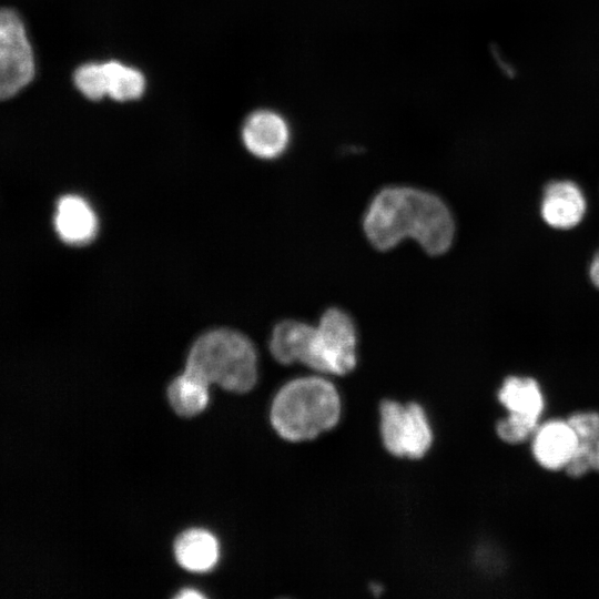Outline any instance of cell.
I'll return each instance as SVG.
<instances>
[{
  "label": "cell",
  "mask_w": 599,
  "mask_h": 599,
  "mask_svg": "<svg viewBox=\"0 0 599 599\" xmlns=\"http://www.w3.org/2000/svg\"><path fill=\"white\" fill-rule=\"evenodd\" d=\"M73 81L78 90L90 100H100L106 95L102 63L81 64L73 73Z\"/></svg>",
  "instance_id": "obj_17"
},
{
  "label": "cell",
  "mask_w": 599,
  "mask_h": 599,
  "mask_svg": "<svg viewBox=\"0 0 599 599\" xmlns=\"http://www.w3.org/2000/svg\"><path fill=\"white\" fill-rule=\"evenodd\" d=\"M357 332L353 318L339 307H329L315 326L312 367L315 370L345 375L354 369Z\"/></svg>",
  "instance_id": "obj_4"
},
{
  "label": "cell",
  "mask_w": 599,
  "mask_h": 599,
  "mask_svg": "<svg viewBox=\"0 0 599 599\" xmlns=\"http://www.w3.org/2000/svg\"><path fill=\"white\" fill-rule=\"evenodd\" d=\"M577 444V433L569 419L551 420L536 429L532 451L541 466L555 470L567 467Z\"/></svg>",
  "instance_id": "obj_10"
},
{
  "label": "cell",
  "mask_w": 599,
  "mask_h": 599,
  "mask_svg": "<svg viewBox=\"0 0 599 599\" xmlns=\"http://www.w3.org/2000/svg\"><path fill=\"white\" fill-rule=\"evenodd\" d=\"M578 444L566 470L571 476H581L590 469L599 471V414L581 413L569 418Z\"/></svg>",
  "instance_id": "obj_13"
},
{
  "label": "cell",
  "mask_w": 599,
  "mask_h": 599,
  "mask_svg": "<svg viewBox=\"0 0 599 599\" xmlns=\"http://www.w3.org/2000/svg\"><path fill=\"white\" fill-rule=\"evenodd\" d=\"M175 598H203V595L193 589H184L182 592L177 593Z\"/></svg>",
  "instance_id": "obj_19"
},
{
  "label": "cell",
  "mask_w": 599,
  "mask_h": 599,
  "mask_svg": "<svg viewBox=\"0 0 599 599\" xmlns=\"http://www.w3.org/2000/svg\"><path fill=\"white\" fill-rule=\"evenodd\" d=\"M174 554L177 562L190 571L210 570L219 557L216 539L202 529H191L182 532L174 542Z\"/></svg>",
  "instance_id": "obj_14"
},
{
  "label": "cell",
  "mask_w": 599,
  "mask_h": 599,
  "mask_svg": "<svg viewBox=\"0 0 599 599\" xmlns=\"http://www.w3.org/2000/svg\"><path fill=\"white\" fill-rule=\"evenodd\" d=\"M339 414L335 386L325 378L308 376L295 378L277 392L270 417L281 437L301 441L334 427Z\"/></svg>",
  "instance_id": "obj_2"
},
{
  "label": "cell",
  "mask_w": 599,
  "mask_h": 599,
  "mask_svg": "<svg viewBox=\"0 0 599 599\" xmlns=\"http://www.w3.org/2000/svg\"><path fill=\"white\" fill-rule=\"evenodd\" d=\"M167 397L177 415L193 416L202 412L207 404V385L183 372L169 385Z\"/></svg>",
  "instance_id": "obj_15"
},
{
  "label": "cell",
  "mask_w": 599,
  "mask_h": 599,
  "mask_svg": "<svg viewBox=\"0 0 599 599\" xmlns=\"http://www.w3.org/2000/svg\"><path fill=\"white\" fill-rule=\"evenodd\" d=\"M363 229L377 250H389L412 237L430 255L447 252L455 236L453 214L439 196L403 185L384 187L373 197Z\"/></svg>",
  "instance_id": "obj_1"
},
{
  "label": "cell",
  "mask_w": 599,
  "mask_h": 599,
  "mask_svg": "<svg viewBox=\"0 0 599 599\" xmlns=\"http://www.w3.org/2000/svg\"><path fill=\"white\" fill-rule=\"evenodd\" d=\"M242 140L246 149L255 156L275 159L283 154L288 145V125L280 114L273 111H256L244 122Z\"/></svg>",
  "instance_id": "obj_8"
},
{
  "label": "cell",
  "mask_w": 599,
  "mask_h": 599,
  "mask_svg": "<svg viewBox=\"0 0 599 599\" xmlns=\"http://www.w3.org/2000/svg\"><path fill=\"white\" fill-rule=\"evenodd\" d=\"M589 276L593 285L599 288V251L595 254L590 263Z\"/></svg>",
  "instance_id": "obj_18"
},
{
  "label": "cell",
  "mask_w": 599,
  "mask_h": 599,
  "mask_svg": "<svg viewBox=\"0 0 599 599\" xmlns=\"http://www.w3.org/2000/svg\"><path fill=\"white\" fill-rule=\"evenodd\" d=\"M105 75L106 95L116 101L138 99L144 90L143 74L118 61L102 63Z\"/></svg>",
  "instance_id": "obj_16"
},
{
  "label": "cell",
  "mask_w": 599,
  "mask_h": 599,
  "mask_svg": "<svg viewBox=\"0 0 599 599\" xmlns=\"http://www.w3.org/2000/svg\"><path fill=\"white\" fill-rule=\"evenodd\" d=\"M315 326L296 319L278 322L272 331L270 351L281 364L302 363L311 368Z\"/></svg>",
  "instance_id": "obj_11"
},
{
  "label": "cell",
  "mask_w": 599,
  "mask_h": 599,
  "mask_svg": "<svg viewBox=\"0 0 599 599\" xmlns=\"http://www.w3.org/2000/svg\"><path fill=\"white\" fill-rule=\"evenodd\" d=\"M380 432L386 449L398 457L420 458L433 441L432 429L423 407L394 400L380 404Z\"/></svg>",
  "instance_id": "obj_5"
},
{
  "label": "cell",
  "mask_w": 599,
  "mask_h": 599,
  "mask_svg": "<svg viewBox=\"0 0 599 599\" xmlns=\"http://www.w3.org/2000/svg\"><path fill=\"white\" fill-rule=\"evenodd\" d=\"M587 211V201L582 190L572 181L550 182L542 195L540 213L551 227L569 230L577 226Z\"/></svg>",
  "instance_id": "obj_9"
},
{
  "label": "cell",
  "mask_w": 599,
  "mask_h": 599,
  "mask_svg": "<svg viewBox=\"0 0 599 599\" xmlns=\"http://www.w3.org/2000/svg\"><path fill=\"white\" fill-rule=\"evenodd\" d=\"M185 373L205 385L245 393L257 379V355L243 334L219 328L200 336L187 355Z\"/></svg>",
  "instance_id": "obj_3"
},
{
  "label": "cell",
  "mask_w": 599,
  "mask_h": 599,
  "mask_svg": "<svg viewBox=\"0 0 599 599\" xmlns=\"http://www.w3.org/2000/svg\"><path fill=\"white\" fill-rule=\"evenodd\" d=\"M55 231L67 243H87L97 230L95 215L89 204L77 195H64L57 204Z\"/></svg>",
  "instance_id": "obj_12"
},
{
  "label": "cell",
  "mask_w": 599,
  "mask_h": 599,
  "mask_svg": "<svg viewBox=\"0 0 599 599\" xmlns=\"http://www.w3.org/2000/svg\"><path fill=\"white\" fill-rule=\"evenodd\" d=\"M34 75L33 54L23 23L11 9L0 12V97L9 99Z\"/></svg>",
  "instance_id": "obj_6"
},
{
  "label": "cell",
  "mask_w": 599,
  "mask_h": 599,
  "mask_svg": "<svg viewBox=\"0 0 599 599\" xmlns=\"http://www.w3.org/2000/svg\"><path fill=\"white\" fill-rule=\"evenodd\" d=\"M498 397L509 412V416L497 426L500 438L516 444L536 432L544 400L540 388L532 378L515 376L507 378Z\"/></svg>",
  "instance_id": "obj_7"
}]
</instances>
